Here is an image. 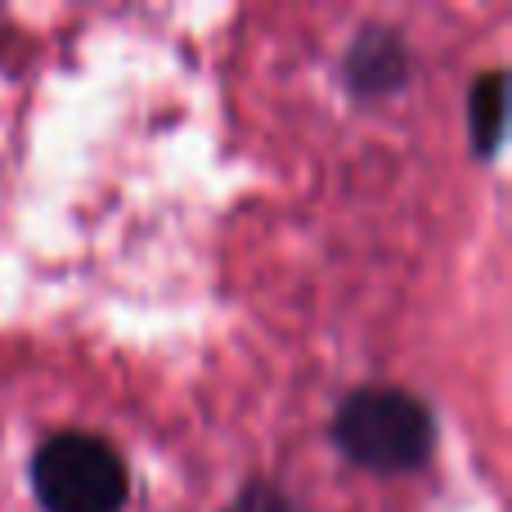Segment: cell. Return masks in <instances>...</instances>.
Here are the masks:
<instances>
[{
	"mask_svg": "<svg viewBox=\"0 0 512 512\" xmlns=\"http://www.w3.org/2000/svg\"><path fill=\"white\" fill-rule=\"evenodd\" d=\"M432 414L396 387H364L337 409L333 436L355 463L373 472L414 468L432 454Z\"/></svg>",
	"mask_w": 512,
	"mask_h": 512,
	"instance_id": "1",
	"label": "cell"
},
{
	"mask_svg": "<svg viewBox=\"0 0 512 512\" xmlns=\"http://www.w3.org/2000/svg\"><path fill=\"white\" fill-rule=\"evenodd\" d=\"M32 486L45 512H117L126 504V463L90 432H59L36 450Z\"/></svg>",
	"mask_w": 512,
	"mask_h": 512,
	"instance_id": "2",
	"label": "cell"
},
{
	"mask_svg": "<svg viewBox=\"0 0 512 512\" xmlns=\"http://www.w3.org/2000/svg\"><path fill=\"white\" fill-rule=\"evenodd\" d=\"M499 108H504V77L486 72L472 86V140H477L481 153H490L499 140Z\"/></svg>",
	"mask_w": 512,
	"mask_h": 512,
	"instance_id": "3",
	"label": "cell"
}]
</instances>
